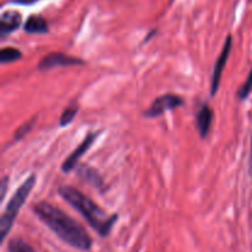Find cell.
I'll use <instances>...</instances> for the list:
<instances>
[{"instance_id": "obj_1", "label": "cell", "mask_w": 252, "mask_h": 252, "mask_svg": "<svg viewBox=\"0 0 252 252\" xmlns=\"http://www.w3.org/2000/svg\"><path fill=\"white\" fill-rule=\"evenodd\" d=\"M32 209L39 220L43 221L46 226H48L64 243L81 251L90 250L93 246V239L90 238L85 228L69 217L65 212L47 202L36 203Z\"/></svg>"}, {"instance_id": "obj_2", "label": "cell", "mask_w": 252, "mask_h": 252, "mask_svg": "<svg viewBox=\"0 0 252 252\" xmlns=\"http://www.w3.org/2000/svg\"><path fill=\"white\" fill-rule=\"evenodd\" d=\"M59 194L65 202L76 209L86 219L91 228L97 231L102 238L110 234L111 229L117 220V216H107L102 208L97 206L93 199L86 197L83 192L70 186H62L58 189Z\"/></svg>"}, {"instance_id": "obj_3", "label": "cell", "mask_w": 252, "mask_h": 252, "mask_svg": "<svg viewBox=\"0 0 252 252\" xmlns=\"http://www.w3.org/2000/svg\"><path fill=\"white\" fill-rule=\"evenodd\" d=\"M34 184H36V176L32 175L16 189L14 196L11 197V199L7 203L6 208H5L4 213L1 216V219H0V236H1V241L5 240L10 229L12 228L15 219H16L20 209L22 208L24 203L26 202L27 197L30 196L31 191L33 189Z\"/></svg>"}, {"instance_id": "obj_4", "label": "cell", "mask_w": 252, "mask_h": 252, "mask_svg": "<svg viewBox=\"0 0 252 252\" xmlns=\"http://www.w3.org/2000/svg\"><path fill=\"white\" fill-rule=\"evenodd\" d=\"M182 105H184V100L179 95L165 94V95H161L160 97L155 98L154 102L144 112V116L149 118L159 117V116H161L166 111L175 110L177 107H181Z\"/></svg>"}, {"instance_id": "obj_5", "label": "cell", "mask_w": 252, "mask_h": 252, "mask_svg": "<svg viewBox=\"0 0 252 252\" xmlns=\"http://www.w3.org/2000/svg\"><path fill=\"white\" fill-rule=\"evenodd\" d=\"M84 62L80 59L75 58V57L68 56V54L59 53V52H53L39 61L38 69L39 70H49V69L57 68V66H71V65H79L83 64Z\"/></svg>"}, {"instance_id": "obj_6", "label": "cell", "mask_w": 252, "mask_h": 252, "mask_svg": "<svg viewBox=\"0 0 252 252\" xmlns=\"http://www.w3.org/2000/svg\"><path fill=\"white\" fill-rule=\"evenodd\" d=\"M231 36L229 34L226 37L225 42H224L223 49H221L220 54H219L218 59H217L216 64H214V69H213V76H212V86H211V95L214 96L217 94L219 89V84H220V79H221V74H223L224 66L226 65V62H228L229 56H230V51H231Z\"/></svg>"}, {"instance_id": "obj_7", "label": "cell", "mask_w": 252, "mask_h": 252, "mask_svg": "<svg viewBox=\"0 0 252 252\" xmlns=\"http://www.w3.org/2000/svg\"><path fill=\"white\" fill-rule=\"evenodd\" d=\"M97 135L98 133H90V134L86 135V138L83 140V143H81L80 145H78V148H76V149L74 150L68 158H66L65 161L63 162V165H62V170H63L64 172H70L75 169L79 160H80V158L88 152L89 148L93 145V143L95 142V139L97 138Z\"/></svg>"}, {"instance_id": "obj_8", "label": "cell", "mask_w": 252, "mask_h": 252, "mask_svg": "<svg viewBox=\"0 0 252 252\" xmlns=\"http://www.w3.org/2000/svg\"><path fill=\"white\" fill-rule=\"evenodd\" d=\"M21 25V15L16 11H5L0 16V36L5 37L16 31Z\"/></svg>"}, {"instance_id": "obj_9", "label": "cell", "mask_w": 252, "mask_h": 252, "mask_svg": "<svg viewBox=\"0 0 252 252\" xmlns=\"http://www.w3.org/2000/svg\"><path fill=\"white\" fill-rule=\"evenodd\" d=\"M212 121H213V111L208 105H203L196 115V127L201 138H206L211 129Z\"/></svg>"}, {"instance_id": "obj_10", "label": "cell", "mask_w": 252, "mask_h": 252, "mask_svg": "<svg viewBox=\"0 0 252 252\" xmlns=\"http://www.w3.org/2000/svg\"><path fill=\"white\" fill-rule=\"evenodd\" d=\"M24 30L27 33H47L48 32V25L42 16L32 15L25 22Z\"/></svg>"}, {"instance_id": "obj_11", "label": "cell", "mask_w": 252, "mask_h": 252, "mask_svg": "<svg viewBox=\"0 0 252 252\" xmlns=\"http://www.w3.org/2000/svg\"><path fill=\"white\" fill-rule=\"evenodd\" d=\"M22 57V53L20 49L14 48V47H4L0 52V62L2 64L12 63V62L19 61Z\"/></svg>"}, {"instance_id": "obj_12", "label": "cell", "mask_w": 252, "mask_h": 252, "mask_svg": "<svg viewBox=\"0 0 252 252\" xmlns=\"http://www.w3.org/2000/svg\"><path fill=\"white\" fill-rule=\"evenodd\" d=\"M7 250L9 252H36L31 245L24 241L22 239L15 238L11 239L7 244Z\"/></svg>"}, {"instance_id": "obj_13", "label": "cell", "mask_w": 252, "mask_h": 252, "mask_svg": "<svg viewBox=\"0 0 252 252\" xmlns=\"http://www.w3.org/2000/svg\"><path fill=\"white\" fill-rule=\"evenodd\" d=\"M78 174L80 175V176H83L86 181L94 184V186L101 187L103 185L102 180H101V177L98 176L97 172H96L95 170L90 169V167H83V170H81L80 172H78Z\"/></svg>"}, {"instance_id": "obj_14", "label": "cell", "mask_w": 252, "mask_h": 252, "mask_svg": "<svg viewBox=\"0 0 252 252\" xmlns=\"http://www.w3.org/2000/svg\"><path fill=\"white\" fill-rule=\"evenodd\" d=\"M78 111H79L78 106H68V107L63 111V113H62L61 116V120H59V125H61V127H66L68 125H70V123L74 121V118H75Z\"/></svg>"}, {"instance_id": "obj_15", "label": "cell", "mask_w": 252, "mask_h": 252, "mask_svg": "<svg viewBox=\"0 0 252 252\" xmlns=\"http://www.w3.org/2000/svg\"><path fill=\"white\" fill-rule=\"evenodd\" d=\"M251 91H252V68H251L250 73H249L248 79H246L245 83L241 85V88L239 89V91L236 95H238V97L240 98V100H245V98L250 95Z\"/></svg>"}, {"instance_id": "obj_16", "label": "cell", "mask_w": 252, "mask_h": 252, "mask_svg": "<svg viewBox=\"0 0 252 252\" xmlns=\"http://www.w3.org/2000/svg\"><path fill=\"white\" fill-rule=\"evenodd\" d=\"M33 122H34V120H32V121H30V122L25 123V125L20 126L19 129H17L16 132H15V139L17 140V139H21V138H24L25 135H26L27 133H29L30 130H31Z\"/></svg>"}, {"instance_id": "obj_17", "label": "cell", "mask_w": 252, "mask_h": 252, "mask_svg": "<svg viewBox=\"0 0 252 252\" xmlns=\"http://www.w3.org/2000/svg\"><path fill=\"white\" fill-rule=\"evenodd\" d=\"M7 181H9V177L7 176H4L1 180V192H0V194H1V199H4L5 194H6V189H7Z\"/></svg>"}, {"instance_id": "obj_18", "label": "cell", "mask_w": 252, "mask_h": 252, "mask_svg": "<svg viewBox=\"0 0 252 252\" xmlns=\"http://www.w3.org/2000/svg\"><path fill=\"white\" fill-rule=\"evenodd\" d=\"M249 170L252 175V137H251V150H250V159H249Z\"/></svg>"}]
</instances>
